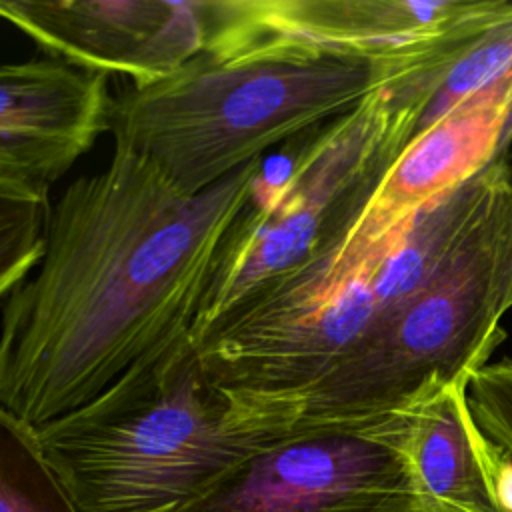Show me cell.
Here are the masks:
<instances>
[{"instance_id":"9a60e30c","label":"cell","mask_w":512,"mask_h":512,"mask_svg":"<svg viewBox=\"0 0 512 512\" xmlns=\"http://www.w3.org/2000/svg\"><path fill=\"white\" fill-rule=\"evenodd\" d=\"M474 434H476L480 456L486 466L492 498L500 512H512V448L494 444L478 430L476 424H474Z\"/></svg>"},{"instance_id":"7c38bea8","label":"cell","mask_w":512,"mask_h":512,"mask_svg":"<svg viewBox=\"0 0 512 512\" xmlns=\"http://www.w3.org/2000/svg\"><path fill=\"white\" fill-rule=\"evenodd\" d=\"M512 168L500 154L488 168L420 208L398 232L372 276L376 314L412 296L496 196Z\"/></svg>"},{"instance_id":"8fae6325","label":"cell","mask_w":512,"mask_h":512,"mask_svg":"<svg viewBox=\"0 0 512 512\" xmlns=\"http://www.w3.org/2000/svg\"><path fill=\"white\" fill-rule=\"evenodd\" d=\"M404 452L418 500L448 512H500L476 444L466 382L410 408Z\"/></svg>"},{"instance_id":"5bb4252c","label":"cell","mask_w":512,"mask_h":512,"mask_svg":"<svg viewBox=\"0 0 512 512\" xmlns=\"http://www.w3.org/2000/svg\"><path fill=\"white\" fill-rule=\"evenodd\" d=\"M50 212L48 190L0 182V302L40 262Z\"/></svg>"},{"instance_id":"6da1fadb","label":"cell","mask_w":512,"mask_h":512,"mask_svg":"<svg viewBox=\"0 0 512 512\" xmlns=\"http://www.w3.org/2000/svg\"><path fill=\"white\" fill-rule=\"evenodd\" d=\"M264 160L186 194L114 146L52 206L44 252L0 322V406L40 428L96 398L144 354L190 332L216 256Z\"/></svg>"},{"instance_id":"52a82bcc","label":"cell","mask_w":512,"mask_h":512,"mask_svg":"<svg viewBox=\"0 0 512 512\" xmlns=\"http://www.w3.org/2000/svg\"><path fill=\"white\" fill-rule=\"evenodd\" d=\"M510 132L512 70L420 128L354 216L296 270L320 286L360 278L420 208L504 154Z\"/></svg>"},{"instance_id":"3957f363","label":"cell","mask_w":512,"mask_h":512,"mask_svg":"<svg viewBox=\"0 0 512 512\" xmlns=\"http://www.w3.org/2000/svg\"><path fill=\"white\" fill-rule=\"evenodd\" d=\"M398 78L386 64L264 46L204 52L158 82L128 84L114 96L110 134L114 146L156 166L178 190L200 194Z\"/></svg>"},{"instance_id":"5b68a950","label":"cell","mask_w":512,"mask_h":512,"mask_svg":"<svg viewBox=\"0 0 512 512\" xmlns=\"http://www.w3.org/2000/svg\"><path fill=\"white\" fill-rule=\"evenodd\" d=\"M432 94L380 86L324 124L232 224L190 328L194 344L252 296L304 264L364 204L412 140ZM264 174V172H262Z\"/></svg>"},{"instance_id":"8992f818","label":"cell","mask_w":512,"mask_h":512,"mask_svg":"<svg viewBox=\"0 0 512 512\" xmlns=\"http://www.w3.org/2000/svg\"><path fill=\"white\" fill-rule=\"evenodd\" d=\"M510 14L504 0H226L212 54L264 46L386 64L404 80L456 62Z\"/></svg>"},{"instance_id":"277c9868","label":"cell","mask_w":512,"mask_h":512,"mask_svg":"<svg viewBox=\"0 0 512 512\" xmlns=\"http://www.w3.org/2000/svg\"><path fill=\"white\" fill-rule=\"evenodd\" d=\"M512 310V174L446 260L376 314L346 354L282 414V436L368 426L490 362Z\"/></svg>"},{"instance_id":"ba28073f","label":"cell","mask_w":512,"mask_h":512,"mask_svg":"<svg viewBox=\"0 0 512 512\" xmlns=\"http://www.w3.org/2000/svg\"><path fill=\"white\" fill-rule=\"evenodd\" d=\"M410 408L274 440L184 512H376L416 498L404 452Z\"/></svg>"},{"instance_id":"7a4b0ae2","label":"cell","mask_w":512,"mask_h":512,"mask_svg":"<svg viewBox=\"0 0 512 512\" xmlns=\"http://www.w3.org/2000/svg\"><path fill=\"white\" fill-rule=\"evenodd\" d=\"M36 432L80 512H184L272 442L210 382L190 332Z\"/></svg>"},{"instance_id":"30bf717a","label":"cell","mask_w":512,"mask_h":512,"mask_svg":"<svg viewBox=\"0 0 512 512\" xmlns=\"http://www.w3.org/2000/svg\"><path fill=\"white\" fill-rule=\"evenodd\" d=\"M108 76L60 58L0 64V182L44 188L110 132Z\"/></svg>"},{"instance_id":"9c48e42d","label":"cell","mask_w":512,"mask_h":512,"mask_svg":"<svg viewBox=\"0 0 512 512\" xmlns=\"http://www.w3.org/2000/svg\"><path fill=\"white\" fill-rule=\"evenodd\" d=\"M224 0H0V20L72 66L158 82L216 44Z\"/></svg>"},{"instance_id":"2e32d148","label":"cell","mask_w":512,"mask_h":512,"mask_svg":"<svg viewBox=\"0 0 512 512\" xmlns=\"http://www.w3.org/2000/svg\"><path fill=\"white\" fill-rule=\"evenodd\" d=\"M376 512H448V510H442V508H436V506H430L418 498H410V500H404V502H398V504H392V506H386V508H380Z\"/></svg>"},{"instance_id":"4fadbf2b","label":"cell","mask_w":512,"mask_h":512,"mask_svg":"<svg viewBox=\"0 0 512 512\" xmlns=\"http://www.w3.org/2000/svg\"><path fill=\"white\" fill-rule=\"evenodd\" d=\"M0 512H80L36 428L0 406Z\"/></svg>"}]
</instances>
